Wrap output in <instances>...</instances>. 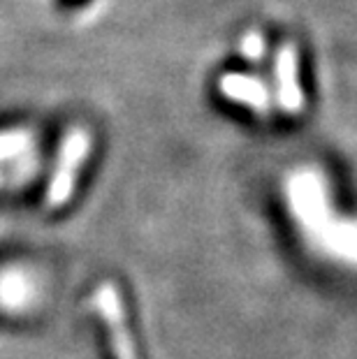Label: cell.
Instances as JSON below:
<instances>
[{
  "label": "cell",
  "instance_id": "obj_1",
  "mask_svg": "<svg viewBox=\"0 0 357 359\" xmlns=\"http://www.w3.org/2000/svg\"><path fill=\"white\" fill-rule=\"evenodd\" d=\"M90 154V135L86 128L74 126L63 135L56 154V165L44 190V204L49 209H63L77 190L79 172Z\"/></svg>",
  "mask_w": 357,
  "mask_h": 359
},
{
  "label": "cell",
  "instance_id": "obj_2",
  "mask_svg": "<svg viewBox=\"0 0 357 359\" xmlns=\"http://www.w3.org/2000/svg\"><path fill=\"white\" fill-rule=\"evenodd\" d=\"M95 309H97V316L102 318L105 330H107L114 359H137L130 327H128V320H126L123 299H121L119 287L114 285V283L105 280L97 285Z\"/></svg>",
  "mask_w": 357,
  "mask_h": 359
},
{
  "label": "cell",
  "instance_id": "obj_3",
  "mask_svg": "<svg viewBox=\"0 0 357 359\" xmlns=\"http://www.w3.org/2000/svg\"><path fill=\"white\" fill-rule=\"evenodd\" d=\"M276 79H278V104L285 114H299L304 109V93L299 86V60L297 49L285 44L276 58Z\"/></svg>",
  "mask_w": 357,
  "mask_h": 359
},
{
  "label": "cell",
  "instance_id": "obj_4",
  "mask_svg": "<svg viewBox=\"0 0 357 359\" xmlns=\"http://www.w3.org/2000/svg\"><path fill=\"white\" fill-rule=\"evenodd\" d=\"M220 93L234 102H244L253 107L255 111H267V90H264L260 81L246 77V74H225L220 79Z\"/></svg>",
  "mask_w": 357,
  "mask_h": 359
},
{
  "label": "cell",
  "instance_id": "obj_5",
  "mask_svg": "<svg viewBox=\"0 0 357 359\" xmlns=\"http://www.w3.org/2000/svg\"><path fill=\"white\" fill-rule=\"evenodd\" d=\"M30 144L28 130H3L0 133V163L19 156Z\"/></svg>",
  "mask_w": 357,
  "mask_h": 359
},
{
  "label": "cell",
  "instance_id": "obj_6",
  "mask_svg": "<svg viewBox=\"0 0 357 359\" xmlns=\"http://www.w3.org/2000/svg\"><path fill=\"white\" fill-rule=\"evenodd\" d=\"M244 53L248 58H257L262 53V40L257 35H248L244 40Z\"/></svg>",
  "mask_w": 357,
  "mask_h": 359
}]
</instances>
